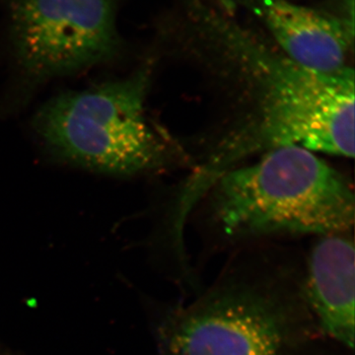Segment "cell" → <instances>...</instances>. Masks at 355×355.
<instances>
[{"label": "cell", "instance_id": "obj_1", "mask_svg": "<svg viewBox=\"0 0 355 355\" xmlns=\"http://www.w3.org/2000/svg\"><path fill=\"white\" fill-rule=\"evenodd\" d=\"M191 31L230 64L252 98V109L193 181L209 189L243 158L277 147L354 156V71L326 74L305 69L268 44L209 0L187 9Z\"/></svg>", "mask_w": 355, "mask_h": 355}, {"label": "cell", "instance_id": "obj_2", "mask_svg": "<svg viewBox=\"0 0 355 355\" xmlns=\"http://www.w3.org/2000/svg\"><path fill=\"white\" fill-rule=\"evenodd\" d=\"M304 277L300 254L233 252L198 295L153 306L157 355H354L320 329Z\"/></svg>", "mask_w": 355, "mask_h": 355}, {"label": "cell", "instance_id": "obj_6", "mask_svg": "<svg viewBox=\"0 0 355 355\" xmlns=\"http://www.w3.org/2000/svg\"><path fill=\"white\" fill-rule=\"evenodd\" d=\"M287 58L305 69L331 74L349 69L354 18L336 16L291 0H240Z\"/></svg>", "mask_w": 355, "mask_h": 355}, {"label": "cell", "instance_id": "obj_4", "mask_svg": "<svg viewBox=\"0 0 355 355\" xmlns=\"http://www.w3.org/2000/svg\"><path fill=\"white\" fill-rule=\"evenodd\" d=\"M149 67L78 92L53 98L33 125L53 157L90 171L135 176L167 160L164 135L146 109Z\"/></svg>", "mask_w": 355, "mask_h": 355}, {"label": "cell", "instance_id": "obj_7", "mask_svg": "<svg viewBox=\"0 0 355 355\" xmlns=\"http://www.w3.org/2000/svg\"><path fill=\"white\" fill-rule=\"evenodd\" d=\"M354 241L352 232L319 236L305 256L306 300L320 329L354 350Z\"/></svg>", "mask_w": 355, "mask_h": 355}, {"label": "cell", "instance_id": "obj_3", "mask_svg": "<svg viewBox=\"0 0 355 355\" xmlns=\"http://www.w3.org/2000/svg\"><path fill=\"white\" fill-rule=\"evenodd\" d=\"M210 193L207 254L279 237L352 232L354 193L347 180L303 147H277L222 174Z\"/></svg>", "mask_w": 355, "mask_h": 355}, {"label": "cell", "instance_id": "obj_5", "mask_svg": "<svg viewBox=\"0 0 355 355\" xmlns=\"http://www.w3.org/2000/svg\"><path fill=\"white\" fill-rule=\"evenodd\" d=\"M9 37L31 83L69 76L119 55L116 0H7Z\"/></svg>", "mask_w": 355, "mask_h": 355}]
</instances>
